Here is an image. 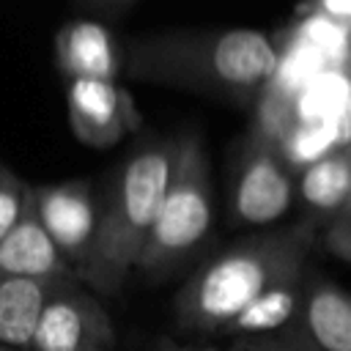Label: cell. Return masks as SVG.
<instances>
[{
    "instance_id": "obj_9",
    "label": "cell",
    "mask_w": 351,
    "mask_h": 351,
    "mask_svg": "<svg viewBox=\"0 0 351 351\" xmlns=\"http://www.w3.org/2000/svg\"><path fill=\"white\" fill-rule=\"evenodd\" d=\"M96 326H101V313L90 299L58 293L44 304L30 346L36 351H88Z\"/></svg>"
},
{
    "instance_id": "obj_12",
    "label": "cell",
    "mask_w": 351,
    "mask_h": 351,
    "mask_svg": "<svg viewBox=\"0 0 351 351\" xmlns=\"http://www.w3.org/2000/svg\"><path fill=\"white\" fill-rule=\"evenodd\" d=\"M302 200L318 211L343 208L351 200V165L348 151H332L329 156L313 162L299 178Z\"/></svg>"
},
{
    "instance_id": "obj_23",
    "label": "cell",
    "mask_w": 351,
    "mask_h": 351,
    "mask_svg": "<svg viewBox=\"0 0 351 351\" xmlns=\"http://www.w3.org/2000/svg\"><path fill=\"white\" fill-rule=\"evenodd\" d=\"M348 165H351V148H348Z\"/></svg>"
},
{
    "instance_id": "obj_3",
    "label": "cell",
    "mask_w": 351,
    "mask_h": 351,
    "mask_svg": "<svg viewBox=\"0 0 351 351\" xmlns=\"http://www.w3.org/2000/svg\"><path fill=\"white\" fill-rule=\"evenodd\" d=\"M208 225H211V186H208L206 151L197 134H184L178 140V156L167 195L143 244L137 266H143L145 271L173 266L192 247L203 241Z\"/></svg>"
},
{
    "instance_id": "obj_21",
    "label": "cell",
    "mask_w": 351,
    "mask_h": 351,
    "mask_svg": "<svg viewBox=\"0 0 351 351\" xmlns=\"http://www.w3.org/2000/svg\"><path fill=\"white\" fill-rule=\"evenodd\" d=\"M82 3H88V5H93V8H101V11H118V8L132 5L134 0H82Z\"/></svg>"
},
{
    "instance_id": "obj_16",
    "label": "cell",
    "mask_w": 351,
    "mask_h": 351,
    "mask_svg": "<svg viewBox=\"0 0 351 351\" xmlns=\"http://www.w3.org/2000/svg\"><path fill=\"white\" fill-rule=\"evenodd\" d=\"M293 36L310 44L321 55L326 69H340V71L348 69V60H351V27L348 25L335 22L324 14H313L296 27Z\"/></svg>"
},
{
    "instance_id": "obj_13",
    "label": "cell",
    "mask_w": 351,
    "mask_h": 351,
    "mask_svg": "<svg viewBox=\"0 0 351 351\" xmlns=\"http://www.w3.org/2000/svg\"><path fill=\"white\" fill-rule=\"evenodd\" d=\"M348 90H351L348 71H340V69L321 71L293 99L296 123H321V121H335L337 123V115L346 104Z\"/></svg>"
},
{
    "instance_id": "obj_8",
    "label": "cell",
    "mask_w": 351,
    "mask_h": 351,
    "mask_svg": "<svg viewBox=\"0 0 351 351\" xmlns=\"http://www.w3.org/2000/svg\"><path fill=\"white\" fill-rule=\"evenodd\" d=\"M63 255L47 236L33 206V189L27 192L19 222L0 241V277H33L49 280L63 274Z\"/></svg>"
},
{
    "instance_id": "obj_1",
    "label": "cell",
    "mask_w": 351,
    "mask_h": 351,
    "mask_svg": "<svg viewBox=\"0 0 351 351\" xmlns=\"http://www.w3.org/2000/svg\"><path fill=\"white\" fill-rule=\"evenodd\" d=\"M277 60V47L258 30L170 33L137 41L126 69L148 82L247 96L271 82Z\"/></svg>"
},
{
    "instance_id": "obj_15",
    "label": "cell",
    "mask_w": 351,
    "mask_h": 351,
    "mask_svg": "<svg viewBox=\"0 0 351 351\" xmlns=\"http://www.w3.org/2000/svg\"><path fill=\"white\" fill-rule=\"evenodd\" d=\"M282 165L288 167H310L313 162L329 156L337 151V123L321 121V123H296L274 148Z\"/></svg>"
},
{
    "instance_id": "obj_24",
    "label": "cell",
    "mask_w": 351,
    "mask_h": 351,
    "mask_svg": "<svg viewBox=\"0 0 351 351\" xmlns=\"http://www.w3.org/2000/svg\"><path fill=\"white\" fill-rule=\"evenodd\" d=\"M0 351H5V348H3V346H0Z\"/></svg>"
},
{
    "instance_id": "obj_22",
    "label": "cell",
    "mask_w": 351,
    "mask_h": 351,
    "mask_svg": "<svg viewBox=\"0 0 351 351\" xmlns=\"http://www.w3.org/2000/svg\"><path fill=\"white\" fill-rule=\"evenodd\" d=\"M346 71H348V77H351V60H348V69H346Z\"/></svg>"
},
{
    "instance_id": "obj_18",
    "label": "cell",
    "mask_w": 351,
    "mask_h": 351,
    "mask_svg": "<svg viewBox=\"0 0 351 351\" xmlns=\"http://www.w3.org/2000/svg\"><path fill=\"white\" fill-rule=\"evenodd\" d=\"M293 293L288 288H269L263 291L252 304H247L236 318L233 324L239 329H247V332H266V329H277L282 326L291 313H293Z\"/></svg>"
},
{
    "instance_id": "obj_14",
    "label": "cell",
    "mask_w": 351,
    "mask_h": 351,
    "mask_svg": "<svg viewBox=\"0 0 351 351\" xmlns=\"http://www.w3.org/2000/svg\"><path fill=\"white\" fill-rule=\"evenodd\" d=\"M307 324L326 351H351V302L337 291H318L310 299Z\"/></svg>"
},
{
    "instance_id": "obj_20",
    "label": "cell",
    "mask_w": 351,
    "mask_h": 351,
    "mask_svg": "<svg viewBox=\"0 0 351 351\" xmlns=\"http://www.w3.org/2000/svg\"><path fill=\"white\" fill-rule=\"evenodd\" d=\"M318 14L351 27V0H318Z\"/></svg>"
},
{
    "instance_id": "obj_11",
    "label": "cell",
    "mask_w": 351,
    "mask_h": 351,
    "mask_svg": "<svg viewBox=\"0 0 351 351\" xmlns=\"http://www.w3.org/2000/svg\"><path fill=\"white\" fill-rule=\"evenodd\" d=\"M47 302H49L47 280L0 277V343L30 346Z\"/></svg>"
},
{
    "instance_id": "obj_17",
    "label": "cell",
    "mask_w": 351,
    "mask_h": 351,
    "mask_svg": "<svg viewBox=\"0 0 351 351\" xmlns=\"http://www.w3.org/2000/svg\"><path fill=\"white\" fill-rule=\"evenodd\" d=\"M321 71H326L321 55L310 44H304L302 38L293 36L291 44L285 47V52H280L277 71H274V77H271V82L266 88H271V90H277V93H282L288 99H296L299 90L307 82H313Z\"/></svg>"
},
{
    "instance_id": "obj_10",
    "label": "cell",
    "mask_w": 351,
    "mask_h": 351,
    "mask_svg": "<svg viewBox=\"0 0 351 351\" xmlns=\"http://www.w3.org/2000/svg\"><path fill=\"white\" fill-rule=\"evenodd\" d=\"M58 63L69 80H112V36L96 22H71L58 33Z\"/></svg>"
},
{
    "instance_id": "obj_4",
    "label": "cell",
    "mask_w": 351,
    "mask_h": 351,
    "mask_svg": "<svg viewBox=\"0 0 351 351\" xmlns=\"http://www.w3.org/2000/svg\"><path fill=\"white\" fill-rule=\"evenodd\" d=\"M282 250L271 244L239 247L206 266L181 296V313L197 324H228L252 304L280 271Z\"/></svg>"
},
{
    "instance_id": "obj_7",
    "label": "cell",
    "mask_w": 351,
    "mask_h": 351,
    "mask_svg": "<svg viewBox=\"0 0 351 351\" xmlns=\"http://www.w3.org/2000/svg\"><path fill=\"white\" fill-rule=\"evenodd\" d=\"M69 121L82 143L110 145L132 123L129 99L112 80H69Z\"/></svg>"
},
{
    "instance_id": "obj_2",
    "label": "cell",
    "mask_w": 351,
    "mask_h": 351,
    "mask_svg": "<svg viewBox=\"0 0 351 351\" xmlns=\"http://www.w3.org/2000/svg\"><path fill=\"white\" fill-rule=\"evenodd\" d=\"M178 143H148L129 156L112 181L107 206L85 252L82 274L101 291H115L137 263L167 195Z\"/></svg>"
},
{
    "instance_id": "obj_5",
    "label": "cell",
    "mask_w": 351,
    "mask_h": 351,
    "mask_svg": "<svg viewBox=\"0 0 351 351\" xmlns=\"http://www.w3.org/2000/svg\"><path fill=\"white\" fill-rule=\"evenodd\" d=\"M291 200H293V184L288 167L269 143L255 137L244 154L241 173L236 181V195H233L236 217L250 225H269L291 208Z\"/></svg>"
},
{
    "instance_id": "obj_6",
    "label": "cell",
    "mask_w": 351,
    "mask_h": 351,
    "mask_svg": "<svg viewBox=\"0 0 351 351\" xmlns=\"http://www.w3.org/2000/svg\"><path fill=\"white\" fill-rule=\"evenodd\" d=\"M33 206L47 236L55 241L60 255L82 261L96 233V206L85 181H69L58 186L33 189Z\"/></svg>"
},
{
    "instance_id": "obj_19",
    "label": "cell",
    "mask_w": 351,
    "mask_h": 351,
    "mask_svg": "<svg viewBox=\"0 0 351 351\" xmlns=\"http://www.w3.org/2000/svg\"><path fill=\"white\" fill-rule=\"evenodd\" d=\"M30 186H25L8 167L0 165V241L19 222Z\"/></svg>"
}]
</instances>
